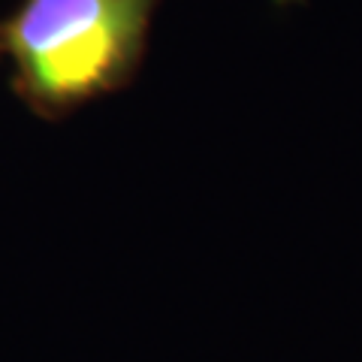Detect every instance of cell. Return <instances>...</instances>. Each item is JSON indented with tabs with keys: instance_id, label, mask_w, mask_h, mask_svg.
<instances>
[{
	"instance_id": "1",
	"label": "cell",
	"mask_w": 362,
	"mask_h": 362,
	"mask_svg": "<svg viewBox=\"0 0 362 362\" xmlns=\"http://www.w3.org/2000/svg\"><path fill=\"white\" fill-rule=\"evenodd\" d=\"M160 0H21L0 18L9 88L42 121L130 88L148 58Z\"/></svg>"
}]
</instances>
